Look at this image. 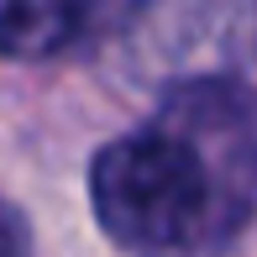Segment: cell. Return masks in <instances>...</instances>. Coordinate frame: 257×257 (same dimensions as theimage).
<instances>
[{
	"label": "cell",
	"instance_id": "obj_1",
	"mask_svg": "<svg viewBox=\"0 0 257 257\" xmlns=\"http://www.w3.org/2000/svg\"><path fill=\"white\" fill-rule=\"evenodd\" d=\"M89 200L132 257H210L257 220L236 147L194 100L173 95L142 132L100 147Z\"/></svg>",
	"mask_w": 257,
	"mask_h": 257
},
{
	"label": "cell",
	"instance_id": "obj_2",
	"mask_svg": "<svg viewBox=\"0 0 257 257\" xmlns=\"http://www.w3.org/2000/svg\"><path fill=\"white\" fill-rule=\"evenodd\" d=\"M89 32L137 79H226L257 58V0H89Z\"/></svg>",
	"mask_w": 257,
	"mask_h": 257
},
{
	"label": "cell",
	"instance_id": "obj_3",
	"mask_svg": "<svg viewBox=\"0 0 257 257\" xmlns=\"http://www.w3.org/2000/svg\"><path fill=\"white\" fill-rule=\"evenodd\" d=\"M89 32V0H0V58H53Z\"/></svg>",
	"mask_w": 257,
	"mask_h": 257
},
{
	"label": "cell",
	"instance_id": "obj_4",
	"mask_svg": "<svg viewBox=\"0 0 257 257\" xmlns=\"http://www.w3.org/2000/svg\"><path fill=\"white\" fill-rule=\"evenodd\" d=\"M32 252V236H27V220L16 215L6 200H0V257H27Z\"/></svg>",
	"mask_w": 257,
	"mask_h": 257
}]
</instances>
